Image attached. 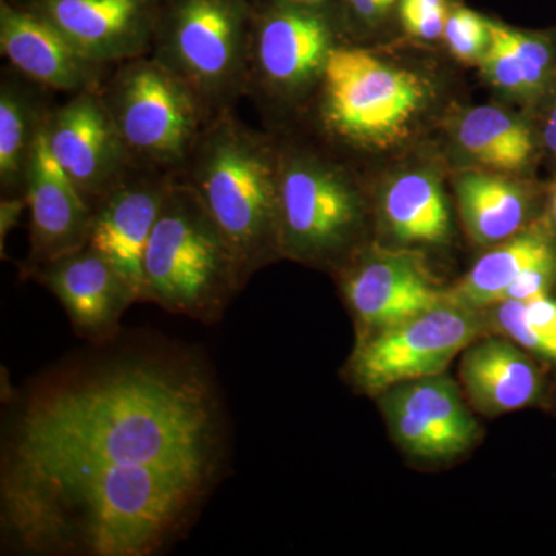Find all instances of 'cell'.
<instances>
[{"label":"cell","mask_w":556,"mask_h":556,"mask_svg":"<svg viewBox=\"0 0 556 556\" xmlns=\"http://www.w3.org/2000/svg\"><path fill=\"white\" fill-rule=\"evenodd\" d=\"M383 222L402 247H438L452 233L444 189L426 172H409L393 179L383 193Z\"/></svg>","instance_id":"22"},{"label":"cell","mask_w":556,"mask_h":556,"mask_svg":"<svg viewBox=\"0 0 556 556\" xmlns=\"http://www.w3.org/2000/svg\"><path fill=\"white\" fill-rule=\"evenodd\" d=\"M175 175L131 167L93 208L89 247L126 278L141 300L142 255Z\"/></svg>","instance_id":"17"},{"label":"cell","mask_w":556,"mask_h":556,"mask_svg":"<svg viewBox=\"0 0 556 556\" xmlns=\"http://www.w3.org/2000/svg\"><path fill=\"white\" fill-rule=\"evenodd\" d=\"M46 135L62 170L93 208L134 167L101 91H80L53 105Z\"/></svg>","instance_id":"12"},{"label":"cell","mask_w":556,"mask_h":556,"mask_svg":"<svg viewBox=\"0 0 556 556\" xmlns=\"http://www.w3.org/2000/svg\"><path fill=\"white\" fill-rule=\"evenodd\" d=\"M28 278L60 300L79 338L94 343L115 338L124 313L139 303L126 278L89 244L40 266Z\"/></svg>","instance_id":"14"},{"label":"cell","mask_w":556,"mask_h":556,"mask_svg":"<svg viewBox=\"0 0 556 556\" xmlns=\"http://www.w3.org/2000/svg\"><path fill=\"white\" fill-rule=\"evenodd\" d=\"M318 87L325 130L346 144L368 149L404 141L428 97L419 75L357 47H334Z\"/></svg>","instance_id":"6"},{"label":"cell","mask_w":556,"mask_h":556,"mask_svg":"<svg viewBox=\"0 0 556 556\" xmlns=\"http://www.w3.org/2000/svg\"><path fill=\"white\" fill-rule=\"evenodd\" d=\"M489 25L492 40H490L489 49L485 50L481 60L486 75L495 86L508 91V93L521 98H536L532 87H530L525 64L506 40L501 38L500 33L493 28L492 22L489 21Z\"/></svg>","instance_id":"25"},{"label":"cell","mask_w":556,"mask_h":556,"mask_svg":"<svg viewBox=\"0 0 556 556\" xmlns=\"http://www.w3.org/2000/svg\"><path fill=\"white\" fill-rule=\"evenodd\" d=\"M179 178L225 237L244 285L260 268L281 258L278 150L233 110L208 121Z\"/></svg>","instance_id":"2"},{"label":"cell","mask_w":556,"mask_h":556,"mask_svg":"<svg viewBox=\"0 0 556 556\" xmlns=\"http://www.w3.org/2000/svg\"><path fill=\"white\" fill-rule=\"evenodd\" d=\"M492 313L485 308L489 314L490 325L493 331L504 338L510 339L511 342L525 348L530 354L541 358V361L548 362L547 350L544 346L543 340L530 324L529 316H527L526 302L521 300L506 299L490 306Z\"/></svg>","instance_id":"26"},{"label":"cell","mask_w":556,"mask_h":556,"mask_svg":"<svg viewBox=\"0 0 556 556\" xmlns=\"http://www.w3.org/2000/svg\"><path fill=\"white\" fill-rule=\"evenodd\" d=\"M362 201L334 164L278 150V236L281 257L311 266H340L362 229Z\"/></svg>","instance_id":"7"},{"label":"cell","mask_w":556,"mask_h":556,"mask_svg":"<svg viewBox=\"0 0 556 556\" xmlns=\"http://www.w3.org/2000/svg\"><path fill=\"white\" fill-rule=\"evenodd\" d=\"M217 391L190 358L130 357L33 394L11 424L0 519L33 555L149 556L217 485Z\"/></svg>","instance_id":"1"},{"label":"cell","mask_w":556,"mask_h":556,"mask_svg":"<svg viewBox=\"0 0 556 556\" xmlns=\"http://www.w3.org/2000/svg\"><path fill=\"white\" fill-rule=\"evenodd\" d=\"M551 262H556V232L551 218L540 217L482 255L467 276L448 289V298L470 308H490L522 273Z\"/></svg>","instance_id":"19"},{"label":"cell","mask_w":556,"mask_h":556,"mask_svg":"<svg viewBox=\"0 0 556 556\" xmlns=\"http://www.w3.org/2000/svg\"><path fill=\"white\" fill-rule=\"evenodd\" d=\"M288 2L300 3V5L318 7L325 2V0H288Z\"/></svg>","instance_id":"32"},{"label":"cell","mask_w":556,"mask_h":556,"mask_svg":"<svg viewBox=\"0 0 556 556\" xmlns=\"http://www.w3.org/2000/svg\"><path fill=\"white\" fill-rule=\"evenodd\" d=\"M0 51L11 67L49 91H101L113 67L91 61L31 11L0 0Z\"/></svg>","instance_id":"16"},{"label":"cell","mask_w":556,"mask_h":556,"mask_svg":"<svg viewBox=\"0 0 556 556\" xmlns=\"http://www.w3.org/2000/svg\"><path fill=\"white\" fill-rule=\"evenodd\" d=\"M447 0H399L402 25L415 38L434 40L444 36Z\"/></svg>","instance_id":"27"},{"label":"cell","mask_w":556,"mask_h":556,"mask_svg":"<svg viewBox=\"0 0 556 556\" xmlns=\"http://www.w3.org/2000/svg\"><path fill=\"white\" fill-rule=\"evenodd\" d=\"M541 362L504 336L485 334L464 350L460 388L471 408L489 417L544 407L551 402V383Z\"/></svg>","instance_id":"18"},{"label":"cell","mask_w":556,"mask_h":556,"mask_svg":"<svg viewBox=\"0 0 556 556\" xmlns=\"http://www.w3.org/2000/svg\"><path fill=\"white\" fill-rule=\"evenodd\" d=\"M101 93L134 166L179 177L211 121L197 94L152 54L115 65Z\"/></svg>","instance_id":"5"},{"label":"cell","mask_w":556,"mask_h":556,"mask_svg":"<svg viewBox=\"0 0 556 556\" xmlns=\"http://www.w3.org/2000/svg\"><path fill=\"white\" fill-rule=\"evenodd\" d=\"M466 394L447 372L409 380L376 396L391 439L405 455L426 464H448L467 455L481 427Z\"/></svg>","instance_id":"10"},{"label":"cell","mask_w":556,"mask_h":556,"mask_svg":"<svg viewBox=\"0 0 556 556\" xmlns=\"http://www.w3.org/2000/svg\"><path fill=\"white\" fill-rule=\"evenodd\" d=\"M541 141L556 159V100L552 101L544 112L543 124H541Z\"/></svg>","instance_id":"31"},{"label":"cell","mask_w":556,"mask_h":556,"mask_svg":"<svg viewBox=\"0 0 556 556\" xmlns=\"http://www.w3.org/2000/svg\"><path fill=\"white\" fill-rule=\"evenodd\" d=\"M244 287L214 219L192 188L175 178L142 255L139 303L215 324Z\"/></svg>","instance_id":"3"},{"label":"cell","mask_w":556,"mask_h":556,"mask_svg":"<svg viewBox=\"0 0 556 556\" xmlns=\"http://www.w3.org/2000/svg\"><path fill=\"white\" fill-rule=\"evenodd\" d=\"M25 197L30 212V252L22 265V277L86 247L93 219V207L51 153L46 123L28 164Z\"/></svg>","instance_id":"15"},{"label":"cell","mask_w":556,"mask_h":556,"mask_svg":"<svg viewBox=\"0 0 556 556\" xmlns=\"http://www.w3.org/2000/svg\"><path fill=\"white\" fill-rule=\"evenodd\" d=\"M345 3L348 11L365 24H378L393 7L390 0H345Z\"/></svg>","instance_id":"30"},{"label":"cell","mask_w":556,"mask_h":556,"mask_svg":"<svg viewBox=\"0 0 556 556\" xmlns=\"http://www.w3.org/2000/svg\"><path fill=\"white\" fill-rule=\"evenodd\" d=\"M340 291L357 334L397 324L448 300L426 258L404 248L375 247L340 266Z\"/></svg>","instance_id":"11"},{"label":"cell","mask_w":556,"mask_h":556,"mask_svg":"<svg viewBox=\"0 0 556 556\" xmlns=\"http://www.w3.org/2000/svg\"><path fill=\"white\" fill-rule=\"evenodd\" d=\"M457 204L473 240L495 247L533 222L532 195L522 186L482 172H466L456 182Z\"/></svg>","instance_id":"21"},{"label":"cell","mask_w":556,"mask_h":556,"mask_svg":"<svg viewBox=\"0 0 556 556\" xmlns=\"http://www.w3.org/2000/svg\"><path fill=\"white\" fill-rule=\"evenodd\" d=\"M444 39L450 51L463 62L481 61L489 49L490 25L485 17L466 7L448 10Z\"/></svg>","instance_id":"24"},{"label":"cell","mask_w":556,"mask_h":556,"mask_svg":"<svg viewBox=\"0 0 556 556\" xmlns=\"http://www.w3.org/2000/svg\"><path fill=\"white\" fill-rule=\"evenodd\" d=\"M38 14L91 61L115 67L152 51L163 0H9Z\"/></svg>","instance_id":"13"},{"label":"cell","mask_w":556,"mask_h":556,"mask_svg":"<svg viewBox=\"0 0 556 556\" xmlns=\"http://www.w3.org/2000/svg\"><path fill=\"white\" fill-rule=\"evenodd\" d=\"M334 30L320 5L274 0L252 13L247 93L298 98L320 83Z\"/></svg>","instance_id":"9"},{"label":"cell","mask_w":556,"mask_h":556,"mask_svg":"<svg viewBox=\"0 0 556 556\" xmlns=\"http://www.w3.org/2000/svg\"><path fill=\"white\" fill-rule=\"evenodd\" d=\"M248 0H163L152 54L197 94L208 118L232 112L248 90Z\"/></svg>","instance_id":"4"},{"label":"cell","mask_w":556,"mask_h":556,"mask_svg":"<svg viewBox=\"0 0 556 556\" xmlns=\"http://www.w3.org/2000/svg\"><path fill=\"white\" fill-rule=\"evenodd\" d=\"M457 141L468 155L496 170L526 169L536 152L532 127L492 105L464 113L457 126Z\"/></svg>","instance_id":"23"},{"label":"cell","mask_w":556,"mask_h":556,"mask_svg":"<svg viewBox=\"0 0 556 556\" xmlns=\"http://www.w3.org/2000/svg\"><path fill=\"white\" fill-rule=\"evenodd\" d=\"M527 316L547 350L548 362L556 365V299L552 294L527 300Z\"/></svg>","instance_id":"28"},{"label":"cell","mask_w":556,"mask_h":556,"mask_svg":"<svg viewBox=\"0 0 556 556\" xmlns=\"http://www.w3.org/2000/svg\"><path fill=\"white\" fill-rule=\"evenodd\" d=\"M490 328L485 309L448 298L397 324L357 334L343 375L357 391L376 397L399 383L447 372L453 358Z\"/></svg>","instance_id":"8"},{"label":"cell","mask_w":556,"mask_h":556,"mask_svg":"<svg viewBox=\"0 0 556 556\" xmlns=\"http://www.w3.org/2000/svg\"><path fill=\"white\" fill-rule=\"evenodd\" d=\"M49 90L10 67L0 83V188L2 197L24 195L36 139L53 105Z\"/></svg>","instance_id":"20"},{"label":"cell","mask_w":556,"mask_h":556,"mask_svg":"<svg viewBox=\"0 0 556 556\" xmlns=\"http://www.w3.org/2000/svg\"><path fill=\"white\" fill-rule=\"evenodd\" d=\"M551 204H552V217H554L555 223H556V186H555L554 190H552Z\"/></svg>","instance_id":"33"},{"label":"cell","mask_w":556,"mask_h":556,"mask_svg":"<svg viewBox=\"0 0 556 556\" xmlns=\"http://www.w3.org/2000/svg\"><path fill=\"white\" fill-rule=\"evenodd\" d=\"M28 208L27 197L11 195L2 197L0 201V254L5 258V241L11 230L20 225L22 214Z\"/></svg>","instance_id":"29"}]
</instances>
